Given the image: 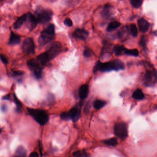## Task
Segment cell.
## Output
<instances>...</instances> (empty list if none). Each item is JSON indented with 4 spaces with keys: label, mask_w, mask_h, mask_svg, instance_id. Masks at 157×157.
I'll return each mask as SVG.
<instances>
[{
    "label": "cell",
    "mask_w": 157,
    "mask_h": 157,
    "mask_svg": "<svg viewBox=\"0 0 157 157\" xmlns=\"http://www.w3.org/2000/svg\"><path fill=\"white\" fill-rule=\"evenodd\" d=\"M125 69L124 63L119 59H115L109 62H101L98 61L94 67V73L98 71H100L102 72H110L112 70L119 71Z\"/></svg>",
    "instance_id": "cell-1"
},
{
    "label": "cell",
    "mask_w": 157,
    "mask_h": 157,
    "mask_svg": "<svg viewBox=\"0 0 157 157\" xmlns=\"http://www.w3.org/2000/svg\"><path fill=\"white\" fill-rule=\"evenodd\" d=\"M27 110L29 114L40 125H44L48 121V115L43 110L28 108Z\"/></svg>",
    "instance_id": "cell-2"
},
{
    "label": "cell",
    "mask_w": 157,
    "mask_h": 157,
    "mask_svg": "<svg viewBox=\"0 0 157 157\" xmlns=\"http://www.w3.org/2000/svg\"><path fill=\"white\" fill-rule=\"evenodd\" d=\"M55 36V26L50 24L45 30L42 31L38 39L40 45H44L54 39Z\"/></svg>",
    "instance_id": "cell-3"
},
{
    "label": "cell",
    "mask_w": 157,
    "mask_h": 157,
    "mask_svg": "<svg viewBox=\"0 0 157 157\" xmlns=\"http://www.w3.org/2000/svg\"><path fill=\"white\" fill-rule=\"evenodd\" d=\"M52 12L49 9L39 8L35 12V16L38 23L45 24L48 23L51 19Z\"/></svg>",
    "instance_id": "cell-4"
},
{
    "label": "cell",
    "mask_w": 157,
    "mask_h": 157,
    "mask_svg": "<svg viewBox=\"0 0 157 157\" xmlns=\"http://www.w3.org/2000/svg\"><path fill=\"white\" fill-rule=\"evenodd\" d=\"M81 117V111L78 107H75L70 110L69 112L62 113L61 114V118L65 120H72L74 122H76Z\"/></svg>",
    "instance_id": "cell-5"
},
{
    "label": "cell",
    "mask_w": 157,
    "mask_h": 157,
    "mask_svg": "<svg viewBox=\"0 0 157 157\" xmlns=\"http://www.w3.org/2000/svg\"><path fill=\"white\" fill-rule=\"evenodd\" d=\"M143 82L147 87H153L157 83V71L156 70H147L144 74Z\"/></svg>",
    "instance_id": "cell-6"
},
{
    "label": "cell",
    "mask_w": 157,
    "mask_h": 157,
    "mask_svg": "<svg viewBox=\"0 0 157 157\" xmlns=\"http://www.w3.org/2000/svg\"><path fill=\"white\" fill-rule=\"evenodd\" d=\"M114 133L117 137L125 140L128 136V129L125 123L120 122L115 124L114 127Z\"/></svg>",
    "instance_id": "cell-7"
},
{
    "label": "cell",
    "mask_w": 157,
    "mask_h": 157,
    "mask_svg": "<svg viewBox=\"0 0 157 157\" xmlns=\"http://www.w3.org/2000/svg\"><path fill=\"white\" fill-rule=\"evenodd\" d=\"M27 65L29 69L33 73L35 77L37 79H40L42 76L43 69L36 59L29 60L27 62Z\"/></svg>",
    "instance_id": "cell-8"
},
{
    "label": "cell",
    "mask_w": 157,
    "mask_h": 157,
    "mask_svg": "<svg viewBox=\"0 0 157 157\" xmlns=\"http://www.w3.org/2000/svg\"><path fill=\"white\" fill-rule=\"evenodd\" d=\"M62 50V46L60 43L55 42L52 44L48 51H46L50 60L54 59L60 53Z\"/></svg>",
    "instance_id": "cell-9"
},
{
    "label": "cell",
    "mask_w": 157,
    "mask_h": 157,
    "mask_svg": "<svg viewBox=\"0 0 157 157\" xmlns=\"http://www.w3.org/2000/svg\"><path fill=\"white\" fill-rule=\"evenodd\" d=\"M23 51L27 54H34V44L31 38H27L24 40L22 46Z\"/></svg>",
    "instance_id": "cell-10"
},
{
    "label": "cell",
    "mask_w": 157,
    "mask_h": 157,
    "mask_svg": "<svg viewBox=\"0 0 157 157\" xmlns=\"http://www.w3.org/2000/svg\"><path fill=\"white\" fill-rule=\"evenodd\" d=\"M25 23L27 27L30 31H32L34 29L38 23L37 21L36 20L35 16L31 13L26 14V21Z\"/></svg>",
    "instance_id": "cell-11"
},
{
    "label": "cell",
    "mask_w": 157,
    "mask_h": 157,
    "mask_svg": "<svg viewBox=\"0 0 157 157\" xmlns=\"http://www.w3.org/2000/svg\"><path fill=\"white\" fill-rule=\"evenodd\" d=\"M73 35L75 38L81 40H85L88 36L89 33L87 31L84 29H77L75 30Z\"/></svg>",
    "instance_id": "cell-12"
},
{
    "label": "cell",
    "mask_w": 157,
    "mask_h": 157,
    "mask_svg": "<svg viewBox=\"0 0 157 157\" xmlns=\"http://www.w3.org/2000/svg\"><path fill=\"white\" fill-rule=\"evenodd\" d=\"M138 25L139 30L141 32L146 33L148 30L150 24L145 19L141 18L138 20Z\"/></svg>",
    "instance_id": "cell-13"
},
{
    "label": "cell",
    "mask_w": 157,
    "mask_h": 157,
    "mask_svg": "<svg viewBox=\"0 0 157 157\" xmlns=\"http://www.w3.org/2000/svg\"><path fill=\"white\" fill-rule=\"evenodd\" d=\"M36 60L38 62L40 65H45L51 60L48 54L46 52L40 54L38 56Z\"/></svg>",
    "instance_id": "cell-14"
},
{
    "label": "cell",
    "mask_w": 157,
    "mask_h": 157,
    "mask_svg": "<svg viewBox=\"0 0 157 157\" xmlns=\"http://www.w3.org/2000/svg\"><path fill=\"white\" fill-rule=\"evenodd\" d=\"M89 92V87L87 85H83L80 87L78 93L80 98L81 99H85L87 97Z\"/></svg>",
    "instance_id": "cell-15"
},
{
    "label": "cell",
    "mask_w": 157,
    "mask_h": 157,
    "mask_svg": "<svg viewBox=\"0 0 157 157\" xmlns=\"http://www.w3.org/2000/svg\"><path fill=\"white\" fill-rule=\"evenodd\" d=\"M20 37L19 35L15 34L12 32L10 34V38L9 40V44L10 45H16L20 43Z\"/></svg>",
    "instance_id": "cell-16"
},
{
    "label": "cell",
    "mask_w": 157,
    "mask_h": 157,
    "mask_svg": "<svg viewBox=\"0 0 157 157\" xmlns=\"http://www.w3.org/2000/svg\"><path fill=\"white\" fill-rule=\"evenodd\" d=\"M27 155V151L23 147H18L15 151L14 157H26Z\"/></svg>",
    "instance_id": "cell-17"
},
{
    "label": "cell",
    "mask_w": 157,
    "mask_h": 157,
    "mask_svg": "<svg viewBox=\"0 0 157 157\" xmlns=\"http://www.w3.org/2000/svg\"><path fill=\"white\" fill-rule=\"evenodd\" d=\"M26 18V14H24L20 17L18 18L13 24V28L16 29L20 28L22 26L23 24L25 22Z\"/></svg>",
    "instance_id": "cell-18"
},
{
    "label": "cell",
    "mask_w": 157,
    "mask_h": 157,
    "mask_svg": "<svg viewBox=\"0 0 157 157\" xmlns=\"http://www.w3.org/2000/svg\"><path fill=\"white\" fill-rule=\"evenodd\" d=\"M110 8H111V7L110 6V5L109 4H107L104 7L101 13L102 16L103 18H108L110 17L111 15Z\"/></svg>",
    "instance_id": "cell-19"
},
{
    "label": "cell",
    "mask_w": 157,
    "mask_h": 157,
    "mask_svg": "<svg viewBox=\"0 0 157 157\" xmlns=\"http://www.w3.org/2000/svg\"><path fill=\"white\" fill-rule=\"evenodd\" d=\"M132 97L136 100H143L144 98L145 95L141 89H137L133 93Z\"/></svg>",
    "instance_id": "cell-20"
},
{
    "label": "cell",
    "mask_w": 157,
    "mask_h": 157,
    "mask_svg": "<svg viewBox=\"0 0 157 157\" xmlns=\"http://www.w3.org/2000/svg\"><path fill=\"white\" fill-rule=\"evenodd\" d=\"M126 48L123 45H117L115 46L113 49V51L115 54L117 56L122 55L125 54V51Z\"/></svg>",
    "instance_id": "cell-21"
},
{
    "label": "cell",
    "mask_w": 157,
    "mask_h": 157,
    "mask_svg": "<svg viewBox=\"0 0 157 157\" xmlns=\"http://www.w3.org/2000/svg\"><path fill=\"white\" fill-rule=\"evenodd\" d=\"M104 144L109 146L114 147L118 144V140L115 137H112L109 139H107L103 141Z\"/></svg>",
    "instance_id": "cell-22"
},
{
    "label": "cell",
    "mask_w": 157,
    "mask_h": 157,
    "mask_svg": "<svg viewBox=\"0 0 157 157\" xmlns=\"http://www.w3.org/2000/svg\"><path fill=\"white\" fill-rule=\"evenodd\" d=\"M107 104V103L105 101L103 100H97L94 102V108L96 109L99 110L104 107Z\"/></svg>",
    "instance_id": "cell-23"
},
{
    "label": "cell",
    "mask_w": 157,
    "mask_h": 157,
    "mask_svg": "<svg viewBox=\"0 0 157 157\" xmlns=\"http://www.w3.org/2000/svg\"><path fill=\"white\" fill-rule=\"evenodd\" d=\"M121 25V23L118 21H114L110 23L108 25L107 27V30L109 32L113 31L115 29L118 28Z\"/></svg>",
    "instance_id": "cell-24"
},
{
    "label": "cell",
    "mask_w": 157,
    "mask_h": 157,
    "mask_svg": "<svg viewBox=\"0 0 157 157\" xmlns=\"http://www.w3.org/2000/svg\"><path fill=\"white\" fill-rule=\"evenodd\" d=\"M130 31L131 34L134 37H136L138 35V29L135 24H131L130 25Z\"/></svg>",
    "instance_id": "cell-25"
},
{
    "label": "cell",
    "mask_w": 157,
    "mask_h": 157,
    "mask_svg": "<svg viewBox=\"0 0 157 157\" xmlns=\"http://www.w3.org/2000/svg\"><path fill=\"white\" fill-rule=\"evenodd\" d=\"M74 157H90V155L85 151H77L73 154Z\"/></svg>",
    "instance_id": "cell-26"
},
{
    "label": "cell",
    "mask_w": 157,
    "mask_h": 157,
    "mask_svg": "<svg viewBox=\"0 0 157 157\" xmlns=\"http://www.w3.org/2000/svg\"><path fill=\"white\" fill-rule=\"evenodd\" d=\"M125 54L128 55L137 56L139 55V51L136 49L131 50H128L126 49L125 51Z\"/></svg>",
    "instance_id": "cell-27"
},
{
    "label": "cell",
    "mask_w": 157,
    "mask_h": 157,
    "mask_svg": "<svg viewBox=\"0 0 157 157\" xmlns=\"http://www.w3.org/2000/svg\"><path fill=\"white\" fill-rule=\"evenodd\" d=\"M142 0H131V4L135 8H138L142 4Z\"/></svg>",
    "instance_id": "cell-28"
},
{
    "label": "cell",
    "mask_w": 157,
    "mask_h": 157,
    "mask_svg": "<svg viewBox=\"0 0 157 157\" xmlns=\"http://www.w3.org/2000/svg\"><path fill=\"white\" fill-rule=\"evenodd\" d=\"M13 98H14V102L17 106V109H18V111H19V110H20V109L22 107V103L21 102H20V100L18 99V98L17 97L15 94H14V95H13Z\"/></svg>",
    "instance_id": "cell-29"
},
{
    "label": "cell",
    "mask_w": 157,
    "mask_h": 157,
    "mask_svg": "<svg viewBox=\"0 0 157 157\" xmlns=\"http://www.w3.org/2000/svg\"><path fill=\"white\" fill-rule=\"evenodd\" d=\"M140 44L144 50H146L147 49V39L144 35H142L141 37V39L140 40Z\"/></svg>",
    "instance_id": "cell-30"
},
{
    "label": "cell",
    "mask_w": 157,
    "mask_h": 157,
    "mask_svg": "<svg viewBox=\"0 0 157 157\" xmlns=\"http://www.w3.org/2000/svg\"><path fill=\"white\" fill-rule=\"evenodd\" d=\"M64 24L68 27H71L73 25L72 21L70 18H66L64 21Z\"/></svg>",
    "instance_id": "cell-31"
},
{
    "label": "cell",
    "mask_w": 157,
    "mask_h": 157,
    "mask_svg": "<svg viewBox=\"0 0 157 157\" xmlns=\"http://www.w3.org/2000/svg\"><path fill=\"white\" fill-rule=\"evenodd\" d=\"M92 51L90 49H85V51H84L83 55L86 57H89L92 55Z\"/></svg>",
    "instance_id": "cell-32"
},
{
    "label": "cell",
    "mask_w": 157,
    "mask_h": 157,
    "mask_svg": "<svg viewBox=\"0 0 157 157\" xmlns=\"http://www.w3.org/2000/svg\"><path fill=\"white\" fill-rule=\"evenodd\" d=\"M0 59L1 60V61L5 65H7L8 63V59L7 58L6 56H5L4 55L0 54Z\"/></svg>",
    "instance_id": "cell-33"
},
{
    "label": "cell",
    "mask_w": 157,
    "mask_h": 157,
    "mask_svg": "<svg viewBox=\"0 0 157 157\" xmlns=\"http://www.w3.org/2000/svg\"><path fill=\"white\" fill-rule=\"evenodd\" d=\"M13 75L14 76H22L23 75L24 73L23 72L21 71H15L13 72Z\"/></svg>",
    "instance_id": "cell-34"
},
{
    "label": "cell",
    "mask_w": 157,
    "mask_h": 157,
    "mask_svg": "<svg viewBox=\"0 0 157 157\" xmlns=\"http://www.w3.org/2000/svg\"><path fill=\"white\" fill-rule=\"evenodd\" d=\"M29 157H39V154L36 152H33L29 155Z\"/></svg>",
    "instance_id": "cell-35"
},
{
    "label": "cell",
    "mask_w": 157,
    "mask_h": 157,
    "mask_svg": "<svg viewBox=\"0 0 157 157\" xmlns=\"http://www.w3.org/2000/svg\"><path fill=\"white\" fill-rule=\"evenodd\" d=\"M10 94H7V95H6V96H4L3 98V99L4 100H10Z\"/></svg>",
    "instance_id": "cell-36"
},
{
    "label": "cell",
    "mask_w": 157,
    "mask_h": 157,
    "mask_svg": "<svg viewBox=\"0 0 157 157\" xmlns=\"http://www.w3.org/2000/svg\"><path fill=\"white\" fill-rule=\"evenodd\" d=\"M154 34L155 35H157V30H156V31H155V32H154Z\"/></svg>",
    "instance_id": "cell-37"
},
{
    "label": "cell",
    "mask_w": 157,
    "mask_h": 157,
    "mask_svg": "<svg viewBox=\"0 0 157 157\" xmlns=\"http://www.w3.org/2000/svg\"><path fill=\"white\" fill-rule=\"evenodd\" d=\"M1 130L0 129V133H1Z\"/></svg>",
    "instance_id": "cell-38"
}]
</instances>
